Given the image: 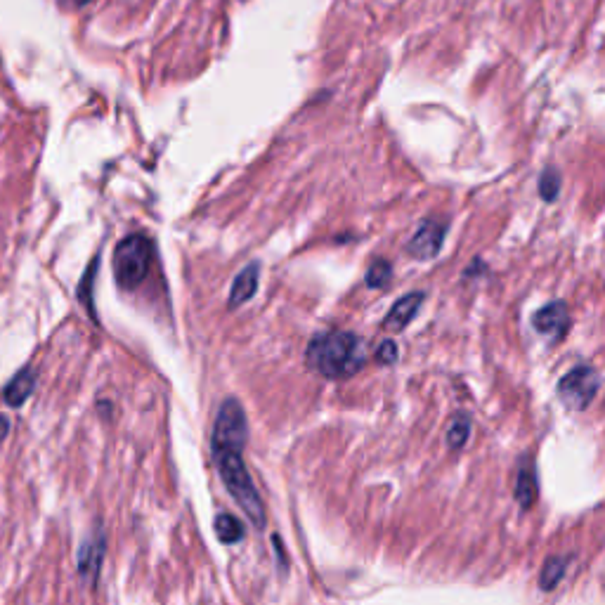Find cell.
I'll return each instance as SVG.
<instances>
[{
  "mask_svg": "<svg viewBox=\"0 0 605 605\" xmlns=\"http://www.w3.org/2000/svg\"><path fill=\"white\" fill-rule=\"evenodd\" d=\"M213 452H216V464L227 492L232 494V499L239 504V509L246 513V518H249L258 530L265 528L263 499H260L256 485H253L251 480L249 468L244 464L242 450H213Z\"/></svg>",
  "mask_w": 605,
  "mask_h": 605,
  "instance_id": "7a4b0ae2",
  "label": "cell"
},
{
  "mask_svg": "<svg viewBox=\"0 0 605 605\" xmlns=\"http://www.w3.org/2000/svg\"><path fill=\"white\" fill-rule=\"evenodd\" d=\"M93 3V0H60L62 8H69V10H76V8H86V5Z\"/></svg>",
  "mask_w": 605,
  "mask_h": 605,
  "instance_id": "d6986e66",
  "label": "cell"
},
{
  "mask_svg": "<svg viewBox=\"0 0 605 605\" xmlns=\"http://www.w3.org/2000/svg\"><path fill=\"white\" fill-rule=\"evenodd\" d=\"M104 554H107V537L102 530H95L78 551V572L88 584H95L100 577Z\"/></svg>",
  "mask_w": 605,
  "mask_h": 605,
  "instance_id": "ba28073f",
  "label": "cell"
},
{
  "mask_svg": "<svg viewBox=\"0 0 605 605\" xmlns=\"http://www.w3.org/2000/svg\"><path fill=\"white\" fill-rule=\"evenodd\" d=\"M305 360L324 379H348L367 362V350L360 336L350 331H322L308 343Z\"/></svg>",
  "mask_w": 605,
  "mask_h": 605,
  "instance_id": "6da1fadb",
  "label": "cell"
},
{
  "mask_svg": "<svg viewBox=\"0 0 605 605\" xmlns=\"http://www.w3.org/2000/svg\"><path fill=\"white\" fill-rule=\"evenodd\" d=\"M565 565H568L565 558H551V561H546L544 570H542V577H539V587H542L544 591L556 589L558 582H561L563 575H565Z\"/></svg>",
  "mask_w": 605,
  "mask_h": 605,
  "instance_id": "9a60e30c",
  "label": "cell"
},
{
  "mask_svg": "<svg viewBox=\"0 0 605 605\" xmlns=\"http://www.w3.org/2000/svg\"><path fill=\"white\" fill-rule=\"evenodd\" d=\"M398 357H400L398 343L390 341V338H388V341H383L379 350H376V360H379L381 364H395V362H398Z\"/></svg>",
  "mask_w": 605,
  "mask_h": 605,
  "instance_id": "ac0fdd59",
  "label": "cell"
},
{
  "mask_svg": "<svg viewBox=\"0 0 605 605\" xmlns=\"http://www.w3.org/2000/svg\"><path fill=\"white\" fill-rule=\"evenodd\" d=\"M249 426H246L244 407L237 400H225L218 409L213 426V450H244Z\"/></svg>",
  "mask_w": 605,
  "mask_h": 605,
  "instance_id": "277c9868",
  "label": "cell"
},
{
  "mask_svg": "<svg viewBox=\"0 0 605 605\" xmlns=\"http://www.w3.org/2000/svg\"><path fill=\"white\" fill-rule=\"evenodd\" d=\"M154 260V242L147 234H130L114 249V275L121 289H135L145 282Z\"/></svg>",
  "mask_w": 605,
  "mask_h": 605,
  "instance_id": "3957f363",
  "label": "cell"
},
{
  "mask_svg": "<svg viewBox=\"0 0 605 605\" xmlns=\"http://www.w3.org/2000/svg\"><path fill=\"white\" fill-rule=\"evenodd\" d=\"M34 388H36V372L26 367L8 383V388H5V402H8L10 407H22L24 402L31 398Z\"/></svg>",
  "mask_w": 605,
  "mask_h": 605,
  "instance_id": "8fae6325",
  "label": "cell"
},
{
  "mask_svg": "<svg viewBox=\"0 0 605 605\" xmlns=\"http://www.w3.org/2000/svg\"><path fill=\"white\" fill-rule=\"evenodd\" d=\"M10 433V421L5 416H0V442L5 440V435Z\"/></svg>",
  "mask_w": 605,
  "mask_h": 605,
  "instance_id": "ffe728a7",
  "label": "cell"
},
{
  "mask_svg": "<svg viewBox=\"0 0 605 605\" xmlns=\"http://www.w3.org/2000/svg\"><path fill=\"white\" fill-rule=\"evenodd\" d=\"M424 301H426L424 291H412V294L402 296L400 301L393 303V308H390L386 320H383V329H386V331L407 329L416 317V312L421 310Z\"/></svg>",
  "mask_w": 605,
  "mask_h": 605,
  "instance_id": "9c48e42d",
  "label": "cell"
},
{
  "mask_svg": "<svg viewBox=\"0 0 605 605\" xmlns=\"http://www.w3.org/2000/svg\"><path fill=\"white\" fill-rule=\"evenodd\" d=\"M258 272H260L258 263H249L242 272H239L230 291V308H239V305H244L246 301H251V298L256 296Z\"/></svg>",
  "mask_w": 605,
  "mask_h": 605,
  "instance_id": "30bf717a",
  "label": "cell"
},
{
  "mask_svg": "<svg viewBox=\"0 0 605 605\" xmlns=\"http://www.w3.org/2000/svg\"><path fill=\"white\" fill-rule=\"evenodd\" d=\"M561 185V171H558L556 166H546L542 175H539V197H542L546 204H554L558 194H561Z\"/></svg>",
  "mask_w": 605,
  "mask_h": 605,
  "instance_id": "7c38bea8",
  "label": "cell"
},
{
  "mask_svg": "<svg viewBox=\"0 0 605 605\" xmlns=\"http://www.w3.org/2000/svg\"><path fill=\"white\" fill-rule=\"evenodd\" d=\"M393 279V265L388 260H374L367 270V286L369 289H386Z\"/></svg>",
  "mask_w": 605,
  "mask_h": 605,
  "instance_id": "2e32d148",
  "label": "cell"
},
{
  "mask_svg": "<svg viewBox=\"0 0 605 605\" xmlns=\"http://www.w3.org/2000/svg\"><path fill=\"white\" fill-rule=\"evenodd\" d=\"M468 433H471V421H468L466 416H457L450 428H447V445H450L452 450H459V447L466 445Z\"/></svg>",
  "mask_w": 605,
  "mask_h": 605,
  "instance_id": "e0dca14e",
  "label": "cell"
},
{
  "mask_svg": "<svg viewBox=\"0 0 605 605\" xmlns=\"http://www.w3.org/2000/svg\"><path fill=\"white\" fill-rule=\"evenodd\" d=\"M532 327L551 341H561L570 329V308L565 301H551L532 315Z\"/></svg>",
  "mask_w": 605,
  "mask_h": 605,
  "instance_id": "52a82bcc",
  "label": "cell"
},
{
  "mask_svg": "<svg viewBox=\"0 0 605 605\" xmlns=\"http://www.w3.org/2000/svg\"><path fill=\"white\" fill-rule=\"evenodd\" d=\"M216 535L223 544H237L244 539V528L237 516H232V513H220L216 518Z\"/></svg>",
  "mask_w": 605,
  "mask_h": 605,
  "instance_id": "4fadbf2b",
  "label": "cell"
},
{
  "mask_svg": "<svg viewBox=\"0 0 605 605\" xmlns=\"http://www.w3.org/2000/svg\"><path fill=\"white\" fill-rule=\"evenodd\" d=\"M516 497L523 509H530L537 499V478L532 468H523L518 473V483H516Z\"/></svg>",
  "mask_w": 605,
  "mask_h": 605,
  "instance_id": "5bb4252c",
  "label": "cell"
},
{
  "mask_svg": "<svg viewBox=\"0 0 605 605\" xmlns=\"http://www.w3.org/2000/svg\"><path fill=\"white\" fill-rule=\"evenodd\" d=\"M598 388H601V376L596 374L594 367H582L570 369L568 374L558 381V398L568 409H575V412H582L587 409L591 402H594Z\"/></svg>",
  "mask_w": 605,
  "mask_h": 605,
  "instance_id": "5b68a950",
  "label": "cell"
},
{
  "mask_svg": "<svg viewBox=\"0 0 605 605\" xmlns=\"http://www.w3.org/2000/svg\"><path fill=\"white\" fill-rule=\"evenodd\" d=\"M447 230H450V223H447V220L426 218L424 223L419 225V230L414 232V237L407 242V253L419 260L435 258L442 251Z\"/></svg>",
  "mask_w": 605,
  "mask_h": 605,
  "instance_id": "8992f818",
  "label": "cell"
}]
</instances>
